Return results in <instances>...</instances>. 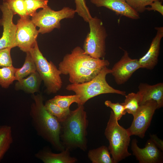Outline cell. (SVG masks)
<instances>
[{
	"mask_svg": "<svg viewBox=\"0 0 163 163\" xmlns=\"http://www.w3.org/2000/svg\"><path fill=\"white\" fill-rule=\"evenodd\" d=\"M34 102L30 111L33 125L38 135L50 143L57 151L65 149L60 140L61 124L45 109L41 94H32Z\"/></svg>",
	"mask_w": 163,
	"mask_h": 163,
	"instance_id": "1",
	"label": "cell"
},
{
	"mask_svg": "<svg viewBox=\"0 0 163 163\" xmlns=\"http://www.w3.org/2000/svg\"><path fill=\"white\" fill-rule=\"evenodd\" d=\"M111 73V69L104 67L90 81L79 84H69L66 89L74 92L79 97L80 103L78 105H84L88 100L101 94L112 93L125 96L126 91L115 89L107 82L106 75Z\"/></svg>",
	"mask_w": 163,
	"mask_h": 163,
	"instance_id": "3",
	"label": "cell"
},
{
	"mask_svg": "<svg viewBox=\"0 0 163 163\" xmlns=\"http://www.w3.org/2000/svg\"><path fill=\"white\" fill-rule=\"evenodd\" d=\"M157 32L146 53L138 59L141 68L153 69L157 64L160 50L161 41L163 37V27H156Z\"/></svg>",
	"mask_w": 163,
	"mask_h": 163,
	"instance_id": "15",
	"label": "cell"
},
{
	"mask_svg": "<svg viewBox=\"0 0 163 163\" xmlns=\"http://www.w3.org/2000/svg\"><path fill=\"white\" fill-rule=\"evenodd\" d=\"M104 104L107 107L112 109L114 116L118 121L126 113L124 106L121 103H114L110 101L107 100L105 101Z\"/></svg>",
	"mask_w": 163,
	"mask_h": 163,
	"instance_id": "31",
	"label": "cell"
},
{
	"mask_svg": "<svg viewBox=\"0 0 163 163\" xmlns=\"http://www.w3.org/2000/svg\"><path fill=\"white\" fill-rule=\"evenodd\" d=\"M11 49L7 48L0 50V68L13 66L10 53Z\"/></svg>",
	"mask_w": 163,
	"mask_h": 163,
	"instance_id": "32",
	"label": "cell"
},
{
	"mask_svg": "<svg viewBox=\"0 0 163 163\" xmlns=\"http://www.w3.org/2000/svg\"><path fill=\"white\" fill-rule=\"evenodd\" d=\"M90 31L85 38L83 49L84 53L96 58H103L106 55V38L107 34L103 22L97 17L88 22Z\"/></svg>",
	"mask_w": 163,
	"mask_h": 163,
	"instance_id": "6",
	"label": "cell"
},
{
	"mask_svg": "<svg viewBox=\"0 0 163 163\" xmlns=\"http://www.w3.org/2000/svg\"><path fill=\"white\" fill-rule=\"evenodd\" d=\"M125 96L124 102L121 104L124 106L126 113L133 116L139 106V94L138 92L136 93L132 92Z\"/></svg>",
	"mask_w": 163,
	"mask_h": 163,
	"instance_id": "25",
	"label": "cell"
},
{
	"mask_svg": "<svg viewBox=\"0 0 163 163\" xmlns=\"http://www.w3.org/2000/svg\"><path fill=\"white\" fill-rule=\"evenodd\" d=\"M75 13V10L69 7H65L60 10L55 11L48 5L37 12L31 20L39 28V33L43 34L51 32L55 28L60 29L61 20L72 18Z\"/></svg>",
	"mask_w": 163,
	"mask_h": 163,
	"instance_id": "7",
	"label": "cell"
},
{
	"mask_svg": "<svg viewBox=\"0 0 163 163\" xmlns=\"http://www.w3.org/2000/svg\"><path fill=\"white\" fill-rule=\"evenodd\" d=\"M16 25L15 41L17 46L26 53L37 42V39L39 32L29 16L20 18Z\"/></svg>",
	"mask_w": 163,
	"mask_h": 163,
	"instance_id": "9",
	"label": "cell"
},
{
	"mask_svg": "<svg viewBox=\"0 0 163 163\" xmlns=\"http://www.w3.org/2000/svg\"><path fill=\"white\" fill-rule=\"evenodd\" d=\"M58 69L64 75H68L72 84H77L90 81L101 70H93L83 67L77 64L63 59L59 64Z\"/></svg>",
	"mask_w": 163,
	"mask_h": 163,
	"instance_id": "10",
	"label": "cell"
},
{
	"mask_svg": "<svg viewBox=\"0 0 163 163\" xmlns=\"http://www.w3.org/2000/svg\"><path fill=\"white\" fill-rule=\"evenodd\" d=\"M49 100L64 109H70V106L74 103H77L78 105L80 103L79 97L76 94L66 96L57 95Z\"/></svg>",
	"mask_w": 163,
	"mask_h": 163,
	"instance_id": "26",
	"label": "cell"
},
{
	"mask_svg": "<svg viewBox=\"0 0 163 163\" xmlns=\"http://www.w3.org/2000/svg\"><path fill=\"white\" fill-rule=\"evenodd\" d=\"M157 109H158L157 104L153 100L148 101L139 105L133 116V119L131 125L126 129L130 136L135 135L143 138Z\"/></svg>",
	"mask_w": 163,
	"mask_h": 163,
	"instance_id": "8",
	"label": "cell"
},
{
	"mask_svg": "<svg viewBox=\"0 0 163 163\" xmlns=\"http://www.w3.org/2000/svg\"><path fill=\"white\" fill-rule=\"evenodd\" d=\"M150 139L161 150H163V140L159 138L155 135H150Z\"/></svg>",
	"mask_w": 163,
	"mask_h": 163,
	"instance_id": "34",
	"label": "cell"
},
{
	"mask_svg": "<svg viewBox=\"0 0 163 163\" xmlns=\"http://www.w3.org/2000/svg\"><path fill=\"white\" fill-rule=\"evenodd\" d=\"M13 142L11 127L7 125L0 126V162Z\"/></svg>",
	"mask_w": 163,
	"mask_h": 163,
	"instance_id": "21",
	"label": "cell"
},
{
	"mask_svg": "<svg viewBox=\"0 0 163 163\" xmlns=\"http://www.w3.org/2000/svg\"><path fill=\"white\" fill-rule=\"evenodd\" d=\"M2 15L0 19V25L3 26L2 36L0 38V50L17 46L15 41L17 25L13 21L14 15L6 4L3 3L0 6Z\"/></svg>",
	"mask_w": 163,
	"mask_h": 163,
	"instance_id": "11",
	"label": "cell"
},
{
	"mask_svg": "<svg viewBox=\"0 0 163 163\" xmlns=\"http://www.w3.org/2000/svg\"><path fill=\"white\" fill-rule=\"evenodd\" d=\"M24 63L20 68H17L15 73V80L18 81L36 72L37 69L35 62L29 52L26 53Z\"/></svg>",
	"mask_w": 163,
	"mask_h": 163,
	"instance_id": "22",
	"label": "cell"
},
{
	"mask_svg": "<svg viewBox=\"0 0 163 163\" xmlns=\"http://www.w3.org/2000/svg\"><path fill=\"white\" fill-rule=\"evenodd\" d=\"M63 59L93 70H101L110 64L107 60L94 58L85 53L83 49L79 46L75 47L70 53L66 55Z\"/></svg>",
	"mask_w": 163,
	"mask_h": 163,
	"instance_id": "13",
	"label": "cell"
},
{
	"mask_svg": "<svg viewBox=\"0 0 163 163\" xmlns=\"http://www.w3.org/2000/svg\"><path fill=\"white\" fill-rule=\"evenodd\" d=\"M14 15L18 14L21 17L28 16L26 10L24 0H3Z\"/></svg>",
	"mask_w": 163,
	"mask_h": 163,
	"instance_id": "27",
	"label": "cell"
},
{
	"mask_svg": "<svg viewBox=\"0 0 163 163\" xmlns=\"http://www.w3.org/2000/svg\"><path fill=\"white\" fill-rule=\"evenodd\" d=\"M137 140L133 139L131 149L133 155L139 163H160L163 162V155L161 150L150 139L148 140L145 147L141 148L137 145Z\"/></svg>",
	"mask_w": 163,
	"mask_h": 163,
	"instance_id": "14",
	"label": "cell"
},
{
	"mask_svg": "<svg viewBox=\"0 0 163 163\" xmlns=\"http://www.w3.org/2000/svg\"><path fill=\"white\" fill-rule=\"evenodd\" d=\"M140 96L139 105L147 101L153 100L155 101L158 105V108L163 106V83H159L150 85L145 83H141L139 87Z\"/></svg>",
	"mask_w": 163,
	"mask_h": 163,
	"instance_id": "17",
	"label": "cell"
},
{
	"mask_svg": "<svg viewBox=\"0 0 163 163\" xmlns=\"http://www.w3.org/2000/svg\"><path fill=\"white\" fill-rule=\"evenodd\" d=\"M42 81L36 71L27 77L17 81L15 84V89L17 90L23 91L27 93L34 94L39 91Z\"/></svg>",
	"mask_w": 163,
	"mask_h": 163,
	"instance_id": "19",
	"label": "cell"
},
{
	"mask_svg": "<svg viewBox=\"0 0 163 163\" xmlns=\"http://www.w3.org/2000/svg\"><path fill=\"white\" fill-rule=\"evenodd\" d=\"M104 135L109 141L108 148L114 163H117L131 155L128 151L131 136L126 129L119 124L112 110Z\"/></svg>",
	"mask_w": 163,
	"mask_h": 163,
	"instance_id": "4",
	"label": "cell"
},
{
	"mask_svg": "<svg viewBox=\"0 0 163 163\" xmlns=\"http://www.w3.org/2000/svg\"><path fill=\"white\" fill-rule=\"evenodd\" d=\"M17 68L13 66L0 68V85L7 88L15 80V73Z\"/></svg>",
	"mask_w": 163,
	"mask_h": 163,
	"instance_id": "24",
	"label": "cell"
},
{
	"mask_svg": "<svg viewBox=\"0 0 163 163\" xmlns=\"http://www.w3.org/2000/svg\"><path fill=\"white\" fill-rule=\"evenodd\" d=\"M88 156L92 163H114L108 147L105 145L89 150Z\"/></svg>",
	"mask_w": 163,
	"mask_h": 163,
	"instance_id": "20",
	"label": "cell"
},
{
	"mask_svg": "<svg viewBox=\"0 0 163 163\" xmlns=\"http://www.w3.org/2000/svg\"><path fill=\"white\" fill-rule=\"evenodd\" d=\"M96 7H104L118 15L137 20L140 18L139 13L132 8L125 0H90Z\"/></svg>",
	"mask_w": 163,
	"mask_h": 163,
	"instance_id": "16",
	"label": "cell"
},
{
	"mask_svg": "<svg viewBox=\"0 0 163 163\" xmlns=\"http://www.w3.org/2000/svg\"><path fill=\"white\" fill-rule=\"evenodd\" d=\"M35 157L44 163H75L77 159L71 156L70 149L66 148L59 153H54L46 147L35 154Z\"/></svg>",
	"mask_w": 163,
	"mask_h": 163,
	"instance_id": "18",
	"label": "cell"
},
{
	"mask_svg": "<svg viewBox=\"0 0 163 163\" xmlns=\"http://www.w3.org/2000/svg\"><path fill=\"white\" fill-rule=\"evenodd\" d=\"M44 105L46 110L55 117L60 123L66 119L71 111L70 109H64L61 107L49 100L46 102Z\"/></svg>",
	"mask_w": 163,
	"mask_h": 163,
	"instance_id": "23",
	"label": "cell"
},
{
	"mask_svg": "<svg viewBox=\"0 0 163 163\" xmlns=\"http://www.w3.org/2000/svg\"><path fill=\"white\" fill-rule=\"evenodd\" d=\"M48 0H24L27 16L33 17L37 9L43 8L48 6Z\"/></svg>",
	"mask_w": 163,
	"mask_h": 163,
	"instance_id": "28",
	"label": "cell"
},
{
	"mask_svg": "<svg viewBox=\"0 0 163 163\" xmlns=\"http://www.w3.org/2000/svg\"><path fill=\"white\" fill-rule=\"evenodd\" d=\"M76 13L82 17L84 20L88 22L92 17L88 8L86 4L85 0H75Z\"/></svg>",
	"mask_w": 163,
	"mask_h": 163,
	"instance_id": "29",
	"label": "cell"
},
{
	"mask_svg": "<svg viewBox=\"0 0 163 163\" xmlns=\"http://www.w3.org/2000/svg\"><path fill=\"white\" fill-rule=\"evenodd\" d=\"M162 1L160 0H156L152 3L149 5L150 7H146V10L148 11L155 10L159 12L163 16V5Z\"/></svg>",
	"mask_w": 163,
	"mask_h": 163,
	"instance_id": "33",
	"label": "cell"
},
{
	"mask_svg": "<svg viewBox=\"0 0 163 163\" xmlns=\"http://www.w3.org/2000/svg\"><path fill=\"white\" fill-rule=\"evenodd\" d=\"M36 66L37 71L43 81L48 94H54L61 88V72L51 61H48L40 51L37 42L29 51Z\"/></svg>",
	"mask_w": 163,
	"mask_h": 163,
	"instance_id": "5",
	"label": "cell"
},
{
	"mask_svg": "<svg viewBox=\"0 0 163 163\" xmlns=\"http://www.w3.org/2000/svg\"><path fill=\"white\" fill-rule=\"evenodd\" d=\"M83 105H78L75 109L71 110L66 119L60 123V138L65 148H78L83 151L87 149L88 121Z\"/></svg>",
	"mask_w": 163,
	"mask_h": 163,
	"instance_id": "2",
	"label": "cell"
},
{
	"mask_svg": "<svg viewBox=\"0 0 163 163\" xmlns=\"http://www.w3.org/2000/svg\"><path fill=\"white\" fill-rule=\"evenodd\" d=\"M124 51L123 55L120 59L111 69V74L118 85L125 83L136 70L141 68L138 59H131L128 52Z\"/></svg>",
	"mask_w": 163,
	"mask_h": 163,
	"instance_id": "12",
	"label": "cell"
},
{
	"mask_svg": "<svg viewBox=\"0 0 163 163\" xmlns=\"http://www.w3.org/2000/svg\"><path fill=\"white\" fill-rule=\"evenodd\" d=\"M156 0H125L132 8L139 13L145 11L146 6Z\"/></svg>",
	"mask_w": 163,
	"mask_h": 163,
	"instance_id": "30",
	"label": "cell"
}]
</instances>
